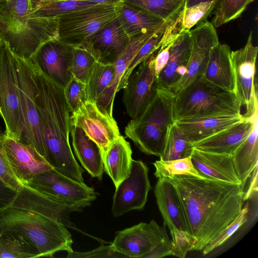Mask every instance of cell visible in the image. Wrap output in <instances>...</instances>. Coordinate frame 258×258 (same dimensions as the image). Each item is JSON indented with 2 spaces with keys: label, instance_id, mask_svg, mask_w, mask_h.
Returning <instances> with one entry per match:
<instances>
[{
  "label": "cell",
  "instance_id": "6da1fadb",
  "mask_svg": "<svg viewBox=\"0 0 258 258\" xmlns=\"http://www.w3.org/2000/svg\"><path fill=\"white\" fill-rule=\"evenodd\" d=\"M167 178L177 192L192 250H202L243 208L244 188L241 184L185 175Z\"/></svg>",
  "mask_w": 258,
  "mask_h": 258
},
{
  "label": "cell",
  "instance_id": "7a4b0ae2",
  "mask_svg": "<svg viewBox=\"0 0 258 258\" xmlns=\"http://www.w3.org/2000/svg\"><path fill=\"white\" fill-rule=\"evenodd\" d=\"M82 209L53 202L23 185L9 207L0 210V234L22 235L40 253L53 257L57 252H72L73 240L67 226L74 228L70 213Z\"/></svg>",
  "mask_w": 258,
  "mask_h": 258
},
{
  "label": "cell",
  "instance_id": "3957f363",
  "mask_svg": "<svg viewBox=\"0 0 258 258\" xmlns=\"http://www.w3.org/2000/svg\"><path fill=\"white\" fill-rule=\"evenodd\" d=\"M33 66L35 102L45 141V159L61 174L84 182V170L77 162L70 144L71 122L64 88Z\"/></svg>",
  "mask_w": 258,
  "mask_h": 258
},
{
  "label": "cell",
  "instance_id": "277c9868",
  "mask_svg": "<svg viewBox=\"0 0 258 258\" xmlns=\"http://www.w3.org/2000/svg\"><path fill=\"white\" fill-rule=\"evenodd\" d=\"M43 0H0V36L17 57L30 60L46 42L58 38V17L38 16Z\"/></svg>",
  "mask_w": 258,
  "mask_h": 258
},
{
  "label": "cell",
  "instance_id": "5b68a950",
  "mask_svg": "<svg viewBox=\"0 0 258 258\" xmlns=\"http://www.w3.org/2000/svg\"><path fill=\"white\" fill-rule=\"evenodd\" d=\"M241 105L235 92L224 90L198 77L174 96V121L183 118L241 115Z\"/></svg>",
  "mask_w": 258,
  "mask_h": 258
},
{
  "label": "cell",
  "instance_id": "8992f818",
  "mask_svg": "<svg viewBox=\"0 0 258 258\" xmlns=\"http://www.w3.org/2000/svg\"><path fill=\"white\" fill-rule=\"evenodd\" d=\"M174 95L169 90L157 89L151 102L124 130L126 136L147 155L160 157L168 127L174 123L172 103Z\"/></svg>",
  "mask_w": 258,
  "mask_h": 258
},
{
  "label": "cell",
  "instance_id": "52a82bcc",
  "mask_svg": "<svg viewBox=\"0 0 258 258\" xmlns=\"http://www.w3.org/2000/svg\"><path fill=\"white\" fill-rule=\"evenodd\" d=\"M165 224L155 220L141 222L116 232L111 243L117 252L126 257L161 258L172 254V245Z\"/></svg>",
  "mask_w": 258,
  "mask_h": 258
},
{
  "label": "cell",
  "instance_id": "ba28073f",
  "mask_svg": "<svg viewBox=\"0 0 258 258\" xmlns=\"http://www.w3.org/2000/svg\"><path fill=\"white\" fill-rule=\"evenodd\" d=\"M17 88L24 129L20 143L36 151L44 159L45 141L40 116L35 102V81L30 60L16 56Z\"/></svg>",
  "mask_w": 258,
  "mask_h": 258
},
{
  "label": "cell",
  "instance_id": "9c48e42d",
  "mask_svg": "<svg viewBox=\"0 0 258 258\" xmlns=\"http://www.w3.org/2000/svg\"><path fill=\"white\" fill-rule=\"evenodd\" d=\"M16 56L2 40L0 43V114L6 125L5 135L20 141L24 129L16 68Z\"/></svg>",
  "mask_w": 258,
  "mask_h": 258
},
{
  "label": "cell",
  "instance_id": "30bf717a",
  "mask_svg": "<svg viewBox=\"0 0 258 258\" xmlns=\"http://www.w3.org/2000/svg\"><path fill=\"white\" fill-rule=\"evenodd\" d=\"M58 204L83 209L96 200L94 189L70 178L52 168L23 184Z\"/></svg>",
  "mask_w": 258,
  "mask_h": 258
},
{
  "label": "cell",
  "instance_id": "8fae6325",
  "mask_svg": "<svg viewBox=\"0 0 258 258\" xmlns=\"http://www.w3.org/2000/svg\"><path fill=\"white\" fill-rule=\"evenodd\" d=\"M118 7L100 4L58 17V39L74 47L81 45L117 17Z\"/></svg>",
  "mask_w": 258,
  "mask_h": 258
},
{
  "label": "cell",
  "instance_id": "7c38bea8",
  "mask_svg": "<svg viewBox=\"0 0 258 258\" xmlns=\"http://www.w3.org/2000/svg\"><path fill=\"white\" fill-rule=\"evenodd\" d=\"M154 192L164 224L170 232L171 255L184 258L192 246L176 189L167 177H163L158 179Z\"/></svg>",
  "mask_w": 258,
  "mask_h": 258
},
{
  "label": "cell",
  "instance_id": "4fadbf2b",
  "mask_svg": "<svg viewBox=\"0 0 258 258\" xmlns=\"http://www.w3.org/2000/svg\"><path fill=\"white\" fill-rule=\"evenodd\" d=\"M252 32L250 31L245 45L242 48L231 51L233 68L235 94L241 106L245 108L243 116H252L258 108L256 79V60L258 47L252 44Z\"/></svg>",
  "mask_w": 258,
  "mask_h": 258
},
{
  "label": "cell",
  "instance_id": "5bb4252c",
  "mask_svg": "<svg viewBox=\"0 0 258 258\" xmlns=\"http://www.w3.org/2000/svg\"><path fill=\"white\" fill-rule=\"evenodd\" d=\"M148 172V167L142 161L133 160L130 175L115 188L111 209L114 217L143 209L152 188Z\"/></svg>",
  "mask_w": 258,
  "mask_h": 258
},
{
  "label": "cell",
  "instance_id": "9a60e30c",
  "mask_svg": "<svg viewBox=\"0 0 258 258\" xmlns=\"http://www.w3.org/2000/svg\"><path fill=\"white\" fill-rule=\"evenodd\" d=\"M72 125L81 127L86 135L99 147L104 156L113 142L120 136L116 120L101 111L95 102L87 100L72 113Z\"/></svg>",
  "mask_w": 258,
  "mask_h": 258
},
{
  "label": "cell",
  "instance_id": "2e32d148",
  "mask_svg": "<svg viewBox=\"0 0 258 258\" xmlns=\"http://www.w3.org/2000/svg\"><path fill=\"white\" fill-rule=\"evenodd\" d=\"M75 47L58 38L42 44L30 59L43 74L64 88L73 76L71 66Z\"/></svg>",
  "mask_w": 258,
  "mask_h": 258
},
{
  "label": "cell",
  "instance_id": "e0dca14e",
  "mask_svg": "<svg viewBox=\"0 0 258 258\" xmlns=\"http://www.w3.org/2000/svg\"><path fill=\"white\" fill-rule=\"evenodd\" d=\"M156 51L138 66L123 89V103L132 118L143 112L156 94L157 88L154 57Z\"/></svg>",
  "mask_w": 258,
  "mask_h": 258
},
{
  "label": "cell",
  "instance_id": "ac0fdd59",
  "mask_svg": "<svg viewBox=\"0 0 258 258\" xmlns=\"http://www.w3.org/2000/svg\"><path fill=\"white\" fill-rule=\"evenodd\" d=\"M190 52L185 75L171 91L175 95L198 77L203 76L212 48L219 43L215 27L205 20L189 30Z\"/></svg>",
  "mask_w": 258,
  "mask_h": 258
},
{
  "label": "cell",
  "instance_id": "d6986e66",
  "mask_svg": "<svg viewBox=\"0 0 258 258\" xmlns=\"http://www.w3.org/2000/svg\"><path fill=\"white\" fill-rule=\"evenodd\" d=\"M3 147L13 173L23 184L36 175L53 168L36 151L5 134Z\"/></svg>",
  "mask_w": 258,
  "mask_h": 258
},
{
  "label": "cell",
  "instance_id": "ffe728a7",
  "mask_svg": "<svg viewBox=\"0 0 258 258\" xmlns=\"http://www.w3.org/2000/svg\"><path fill=\"white\" fill-rule=\"evenodd\" d=\"M130 39L117 17L80 46L89 51L97 61L113 63Z\"/></svg>",
  "mask_w": 258,
  "mask_h": 258
},
{
  "label": "cell",
  "instance_id": "44dd1931",
  "mask_svg": "<svg viewBox=\"0 0 258 258\" xmlns=\"http://www.w3.org/2000/svg\"><path fill=\"white\" fill-rule=\"evenodd\" d=\"M159 28L130 38L128 44L113 63L115 74L112 82L96 102L101 111L112 116L113 102L121 78L142 46Z\"/></svg>",
  "mask_w": 258,
  "mask_h": 258
},
{
  "label": "cell",
  "instance_id": "7402d4cb",
  "mask_svg": "<svg viewBox=\"0 0 258 258\" xmlns=\"http://www.w3.org/2000/svg\"><path fill=\"white\" fill-rule=\"evenodd\" d=\"M257 114V108L252 116L194 143V147L208 152L232 155L250 133Z\"/></svg>",
  "mask_w": 258,
  "mask_h": 258
},
{
  "label": "cell",
  "instance_id": "603a6c76",
  "mask_svg": "<svg viewBox=\"0 0 258 258\" xmlns=\"http://www.w3.org/2000/svg\"><path fill=\"white\" fill-rule=\"evenodd\" d=\"M190 47L189 31L179 32L170 47L168 62L156 80L157 89L171 91L185 75Z\"/></svg>",
  "mask_w": 258,
  "mask_h": 258
},
{
  "label": "cell",
  "instance_id": "cb8c5ba5",
  "mask_svg": "<svg viewBox=\"0 0 258 258\" xmlns=\"http://www.w3.org/2000/svg\"><path fill=\"white\" fill-rule=\"evenodd\" d=\"M190 157L194 167L203 177L241 184L232 155L208 152L194 148Z\"/></svg>",
  "mask_w": 258,
  "mask_h": 258
},
{
  "label": "cell",
  "instance_id": "d4e9b609",
  "mask_svg": "<svg viewBox=\"0 0 258 258\" xmlns=\"http://www.w3.org/2000/svg\"><path fill=\"white\" fill-rule=\"evenodd\" d=\"M242 114L183 118L174 124L192 144L202 141L244 119Z\"/></svg>",
  "mask_w": 258,
  "mask_h": 258
},
{
  "label": "cell",
  "instance_id": "484cf974",
  "mask_svg": "<svg viewBox=\"0 0 258 258\" xmlns=\"http://www.w3.org/2000/svg\"><path fill=\"white\" fill-rule=\"evenodd\" d=\"M231 49L226 44L218 43L211 49L203 76L211 83L235 93V83L231 58Z\"/></svg>",
  "mask_w": 258,
  "mask_h": 258
},
{
  "label": "cell",
  "instance_id": "4316f807",
  "mask_svg": "<svg viewBox=\"0 0 258 258\" xmlns=\"http://www.w3.org/2000/svg\"><path fill=\"white\" fill-rule=\"evenodd\" d=\"M71 133L72 146L76 157L92 177L101 180L104 167L98 146L79 126L71 125Z\"/></svg>",
  "mask_w": 258,
  "mask_h": 258
},
{
  "label": "cell",
  "instance_id": "83f0119b",
  "mask_svg": "<svg viewBox=\"0 0 258 258\" xmlns=\"http://www.w3.org/2000/svg\"><path fill=\"white\" fill-rule=\"evenodd\" d=\"M102 159L104 171L110 176L116 188L131 172L133 159L129 142L120 135L110 145Z\"/></svg>",
  "mask_w": 258,
  "mask_h": 258
},
{
  "label": "cell",
  "instance_id": "f1b7e54d",
  "mask_svg": "<svg viewBox=\"0 0 258 258\" xmlns=\"http://www.w3.org/2000/svg\"><path fill=\"white\" fill-rule=\"evenodd\" d=\"M117 18L130 38L158 29L166 22L143 9L124 2L118 7Z\"/></svg>",
  "mask_w": 258,
  "mask_h": 258
},
{
  "label": "cell",
  "instance_id": "f546056e",
  "mask_svg": "<svg viewBox=\"0 0 258 258\" xmlns=\"http://www.w3.org/2000/svg\"><path fill=\"white\" fill-rule=\"evenodd\" d=\"M257 114L250 133L232 155L236 172L244 188L252 172L257 166Z\"/></svg>",
  "mask_w": 258,
  "mask_h": 258
},
{
  "label": "cell",
  "instance_id": "4dcf8cb0",
  "mask_svg": "<svg viewBox=\"0 0 258 258\" xmlns=\"http://www.w3.org/2000/svg\"><path fill=\"white\" fill-rule=\"evenodd\" d=\"M5 134L0 127V210L12 204L23 186L13 173L6 157L3 147Z\"/></svg>",
  "mask_w": 258,
  "mask_h": 258
},
{
  "label": "cell",
  "instance_id": "1f68e13d",
  "mask_svg": "<svg viewBox=\"0 0 258 258\" xmlns=\"http://www.w3.org/2000/svg\"><path fill=\"white\" fill-rule=\"evenodd\" d=\"M37 249L14 231L0 234V258L40 257Z\"/></svg>",
  "mask_w": 258,
  "mask_h": 258
},
{
  "label": "cell",
  "instance_id": "d6a6232c",
  "mask_svg": "<svg viewBox=\"0 0 258 258\" xmlns=\"http://www.w3.org/2000/svg\"><path fill=\"white\" fill-rule=\"evenodd\" d=\"M194 145L184 136L174 123L167 129L162 154L159 157L164 161L190 157Z\"/></svg>",
  "mask_w": 258,
  "mask_h": 258
},
{
  "label": "cell",
  "instance_id": "836d02e7",
  "mask_svg": "<svg viewBox=\"0 0 258 258\" xmlns=\"http://www.w3.org/2000/svg\"><path fill=\"white\" fill-rule=\"evenodd\" d=\"M114 74L113 63L96 61L86 83L88 99L96 102L112 82Z\"/></svg>",
  "mask_w": 258,
  "mask_h": 258
},
{
  "label": "cell",
  "instance_id": "e575fe53",
  "mask_svg": "<svg viewBox=\"0 0 258 258\" xmlns=\"http://www.w3.org/2000/svg\"><path fill=\"white\" fill-rule=\"evenodd\" d=\"M138 7L166 22H172L183 8L185 0H122Z\"/></svg>",
  "mask_w": 258,
  "mask_h": 258
},
{
  "label": "cell",
  "instance_id": "d590c367",
  "mask_svg": "<svg viewBox=\"0 0 258 258\" xmlns=\"http://www.w3.org/2000/svg\"><path fill=\"white\" fill-rule=\"evenodd\" d=\"M217 1L201 3L188 8L184 6L174 22L177 31L179 33L189 31L196 25L206 20L212 14Z\"/></svg>",
  "mask_w": 258,
  "mask_h": 258
},
{
  "label": "cell",
  "instance_id": "8d00e7d4",
  "mask_svg": "<svg viewBox=\"0 0 258 258\" xmlns=\"http://www.w3.org/2000/svg\"><path fill=\"white\" fill-rule=\"evenodd\" d=\"M100 4L82 0H43L36 9V13L45 18L60 16L97 6Z\"/></svg>",
  "mask_w": 258,
  "mask_h": 258
},
{
  "label": "cell",
  "instance_id": "74e56055",
  "mask_svg": "<svg viewBox=\"0 0 258 258\" xmlns=\"http://www.w3.org/2000/svg\"><path fill=\"white\" fill-rule=\"evenodd\" d=\"M254 0H217L212 14L211 23L215 27L239 18Z\"/></svg>",
  "mask_w": 258,
  "mask_h": 258
},
{
  "label": "cell",
  "instance_id": "f35d334b",
  "mask_svg": "<svg viewBox=\"0 0 258 258\" xmlns=\"http://www.w3.org/2000/svg\"><path fill=\"white\" fill-rule=\"evenodd\" d=\"M172 22H166L142 46L121 78L117 88V92L125 87L128 78L135 69L160 47L161 39L165 28Z\"/></svg>",
  "mask_w": 258,
  "mask_h": 258
},
{
  "label": "cell",
  "instance_id": "ab89813d",
  "mask_svg": "<svg viewBox=\"0 0 258 258\" xmlns=\"http://www.w3.org/2000/svg\"><path fill=\"white\" fill-rule=\"evenodd\" d=\"M154 175L158 179L176 175H185L204 178L194 167L191 157L164 161L159 159L153 163Z\"/></svg>",
  "mask_w": 258,
  "mask_h": 258
},
{
  "label": "cell",
  "instance_id": "60d3db41",
  "mask_svg": "<svg viewBox=\"0 0 258 258\" xmlns=\"http://www.w3.org/2000/svg\"><path fill=\"white\" fill-rule=\"evenodd\" d=\"M96 61L94 56L87 49L81 46L75 47L71 66L73 77L86 84Z\"/></svg>",
  "mask_w": 258,
  "mask_h": 258
},
{
  "label": "cell",
  "instance_id": "b9f144b4",
  "mask_svg": "<svg viewBox=\"0 0 258 258\" xmlns=\"http://www.w3.org/2000/svg\"><path fill=\"white\" fill-rule=\"evenodd\" d=\"M248 211L249 207L247 204L242 208L237 217L218 236L203 249V254H207L223 244L247 221Z\"/></svg>",
  "mask_w": 258,
  "mask_h": 258
},
{
  "label": "cell",
  "instance_id": "7bdbcfd3",
  "mask_svg": "<svg viewBox=\"0 0 258 258\" xmlns=\"http://www.w3.org/2000/svg\"><path fill=\"white\" fill-rule=\"evenodd\" d=\"M64 93L69 111L72 113L88 100L86 84L74 77L64 88Z\"/></svg>",
  "mask_w": 258,
  "mask_h": 258
},
{
  "label": "cell",
  "instance_id": "ee69618b",
  "mask_svg": "<svg viewBox=\"0 0 258 258\" xmlns=\"http://www.w3.org/2000/svg\"><path fill=\"white\" fill-rule=\"evenodd\" d=\"M67 258H118L126 257L124 255L117 252L113 248L111 244L109 245H101L91 251L87 252H77L73 251L68 253Z\"/></svg>",
  "mask_w": 258,
  "mask_h": 258
},
{
  "label": "cell",
  "instance_id": "f6af8a7d",
  "mask_svg": "<svg viewBox=\"0 0 258 258\" xmlns=\"http://www.w3.org/2000/svg\"><path fill=\"white\" fill-rule=\"evenodd\" d=\"M177 36L166 39L162 38L161 45L156 51L154 57V69L157 79L168 62L170 47Z\"/></svg>",
  "mask_w": 258,
  "mask_h": 258
},
{
  "label": "cell",
  "instance_id": "bcb514c9",
  "mask_svg": "<svg viewBox=\"0 0 258 258\" xmlns=\"http://www.w3.org/2000/svg\"><path fill=\"white\" fill-rule=\"evenodd\" d=\"M249 185L244 194V201L251 199L257 192V166L251 173Z\"/></svg>",
  "mask_w": 258,
  "mask_h": 258
},
{
  "label": "cell",
  "instance_id": "7dc6e473",
  "mask_svg": "<svg viewBox=\"0 0 258 258\" xmlns=\"http://www.w3.org/2000/svg\"><path fill=\"white\" fill-rule=\"evenodd\" d=\"M85 1H88L91 2L99 4L111 5L118 6L122 3V0H82Z\"/></svg>",
  "mask_w": 258,
  "mask_h": 258
},
{
  "label": "cell",
  "instance_id": "c3c4849f",
  "mask_svg": "<svg viewBox=\"0 0 258 258\" xmlns=\"http://www.w3.org/2000/svg\"><path fill=\"white\" fill-rule=\"evenodd\" d=\"M212 1L213 0H185L184 6L186 8H188L199 3L210 2Z\"/></svg>",
  "mask_w": 258,
  "mask_h": 258
},
{
  "label": "cell",
  "instance_id": "681fc988",
  "mask_svg": "<svg viewBox=\"0 0 258 258\" xmlns=\"http://www.w3.org/2000/svg\"><path fill=\"white\" fill-rule=\"evenodd\" d=\"M2 41V39L0 36V43H1Z\"/></svg>",
  "mask_w": 258,
  "mask_h": 258
},
{
  "label": "cell",
  "instance_id": "f907efd6",
  "mask_svg": "<svg viewBox=\"0 0 258 258\" xmlns=\"http://www.w3.org/2000/svg\"><path fill=\"white\" fill-rule=\"evenodd\" d=\"M46 1H47V0H46Z\"/></svg>",
  "mask_w": 258,
  "mask_h": 258
}]
</instances>
